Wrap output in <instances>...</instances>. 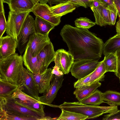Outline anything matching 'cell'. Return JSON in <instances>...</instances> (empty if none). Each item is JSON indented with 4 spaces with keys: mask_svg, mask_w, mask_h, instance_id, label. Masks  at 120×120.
Masks as SVG:
<instances>
[{
    "mask_svg": "<svg viewBox=\"0 0 120 120\" xmlns=\"http://www.w3.org/2000/svg\"><path fill=\"white\" fill-rule=\"evenodd\" d=\"M50 7L47 4H41L38 3L36 4L31 12L36 16L40 17L57 26L61 22V17L55 16L50 10Z\"/></svg>",
    "mask_w": 120,
    "mask_h": 120,
    "instance_id": "8fae6325",
    "label": "cell"
},
{
    "mask_svg": "<svg viewBox=\"0 0 120 120\" xmlns=\"http://www.w3.org/2000/svg\"><path fill=\"white\" fill-rule=\"evenodd\" d=\"M4 3H6L8 4L9 3L10 0H2Z\"/></svg>",
    "mask_w": 120,
    "mask_h": 120,
    "instance_id": "bcb514c9",
    "label": "cell"
},
{
    "mask_svg": "<svg viewBox=\"0 0 120 120\" xmlns=\"http://www.w3.org/2000/svg\"><path fill=\"white\" fill-rule=\"evenodd\" d=\"M73 3L66 2L62 3L50 7L54 15L57 17L61 16L73 12L76 8Z\"/></svg>",
    "mask_w": 120,
    "mask_h": 120,
    "instance_id": "ffe728a7",
    "label": "cell"
},
{
    "mask_svg": "<svg viewBox=\"0 0 120 120\" xmlns=\"http://www.w3.org/2000/svg\"><path fill=\"white\" fill-rule=\"evenodd\" d=\"M49 34L43 35L36 33L31 36L27 46L29 47L33 56H37L51 41Z\"/></svg>",
    "mask_w": 120,
    "mask_h": 120,
    "instance_id": "30bf717a",
    "label": "cell"
},
{
    "mask_svg": "<svg viewBox=\"0 0 120 120\" xmlns=\"http://www.w3.org/2000/svg\"><path fill=\"white\" fill-rule=\"evenodd\" d=\"M14 99H15L23 105L45 115L44 110V105L43 103L33 102L29 101H22L17 98Z\"/></svg>",
    "mask_w": 120,
    "mask_h": 120,
    "instance_id": "4dcf8cb0",
    "label": "cell"
},
{
    "mask_svg": "<svg viewBox=\"0 0 120 120\" xmlns=\"http://www.w3.org/2000/svg\"><path fill=\"white\" fill-rule=\"evenodd\" d=\"M115 54L117 60V67L115 74L119 78L120 77V49L116 51Z\"/></svg>",
    "mask_w": 120,
    "mask_h": 120,
    "instance_id": "f35d334b",
    "label": "cell"
},
{
    "mask_svg": "<svg viewBox=\"0 0 120 120\" xmlns=\"http://www.w3.org/2000/svg\"><path fill=\"white\" fill-rule=\"evenodd\" d=\"M0 0V38L2 36L7 28V22L5 17L3 3L2 0Z\"/></svg>",
    "mask_w": 120,
    "mask_h": 120,
    "instance_id": "d6a6232c",
    "label": "cell"
},
{
    "mask_svg": "<svg viewBox=\"0 0 120 120\" xmlns=\"http://www.w3.org/2000/svg\"><path fill=\"white\" fill-rule=\"evenodd\" d=\"M24 89L29 95L38 100L39 93L38 87L32 73L24 68L23 80L22 84Z\"/></svg>",
    "mask_w": 120,
    "mask_h": 120,
    "instance_id": "5bb4252c",
    "label": "cell"
},
{
    "mask_svg": "<svg viewBox=\"0 0 120 120\" xmlns=\"http://www.w3.org/2000/svg\"><path fill=\"white\" fill-rule=\"evenodd\" d=\"M103 60L106 72H116L117 67V60L115 53L105 55Z\"/></svg>",
    "mask_w": 120,
    "mask_h": 120,
    "instance_id": "4316f807",
    "label": "cell"
},
{
    "mask_svg": "<svg viewBox=\"0 0 120 120\" xmlns=\"http://www.w3.org/2000/svg\"><path fill=\"white\" fill-rule=\"evenodd\" d=\"M107 106L83 104L78 101L64 102L59 105H52L51 107L75 112L88 117L87 119L98 117L104 114L109 113L118 109L117 106L113 104Z\"/></svg>",
    "mask_w": 120,
    "mask_h": 120,
    "instance_id": "3957f363",
    "label": "cell"
},
{
    "mask_svg": "<svg viewBox=\"0 0 120 120\" xmlns=\"http://www.w3.org/2000/svg\"><path fill=\"white\" fill-rule=\"evenodd\" d=\"M119 78V79L120 82V77Z\"/></svg>",
    "mask_w": 120,
    "mask_h": 120,
    "instance_id": "c3c4849f",
    "label": "cell"
},
{
    "mask_svg": "<svg viewBox=\"0 0 120 120\" xmlns=\"http://www.w3.org/2000/svg\"><path fill=\"white\" fill-rule=\"evenodd\" d=\"M40 0H33L36 4L38 3Z\"/></svg>",
    "mask_w": 120,
    "mask_h": 120,
    "instance_id": "7dc6e473",
    "label": "cell"
},
{
    "mask_svg": "<svg viewBox=\"0 0 120 120\" xmlns=\"http://www.w3.org/2000/svg\"><path fill=\"white\" fill-rule=\"evenodd\" d=\"M35 33V20L29 14L24 21L18 38L17 48L21 55L25 51L31 36Z\"/></svg>",
    "mask_w": 120,
    "mask_h": 120,
    "instance_id": "8992f818",
    "label": "cell"
},
{
    "mask_svg": "<svg viewBox=\"0 0 120 120\" xmlns=\"http://www.w3.org/2000/svg\"><path fill=\"white\" fill-rule=\"evenodd\" d=\"M22 58L24 65L32 73L36 74L43 73L41 63L37 55L33 56L27 46Z\"/></svg>",
    "mask_w": 120,
    "mask_h": 120,
    "instance_id": "4fadbf2b",
    "label": "cell"
},
{
    "mask_svg": "<svg viewBox=\"0 0 120 120\" xmlns=\"http://www.w3.org/2000/svg\"><path fill=\"white\" fill-rule=\"evenodd\" d=\"M0 120H38L37 118L21 116L16 115L5 111L0 108Z\"/></svg>",
    "mask_w": 120,
    "mask_h": 120,
    "instance_id": "f546056e",
    "label": "cell"
},
{
    "mask_svg": "<svg viewBox=\"0 0 120 120\" xmlns=\"http://www.w3.org/2000/svg\"><path fill=\"white\" fill-rule=\"evenodd\" d=\"M93 11L97 24L101 26L111 25L110 14L107 5H100L91 8Z\"/></svg>",
    "mask_w": 120,
    "mask_h": 120,
    "instance_id": "9a60e30c",
    "label": "cell"
},
{
    "mask_svg": "<svg viewBox=\"0 0 120 120\" xmlns=\"http://www.w3.org/2000/svg\"><path fill=\"white\" fill-rule=\"evenodd\" d=\"M57 118H52L49 116H45L41 118L40 120H56Z\"/></svg>",
    "mask_w": 120,
    "mask_h": 120,
    "instance_id": "ee69618b",
    "label": "cell"
},
{
    "mask_svg": "<svg viewBox=\"0 0 120 120\" xmlns=\"http://www.w3.org/2000/svg\"><path fill=\"white\" fill-rule=\"evenodd\" d=\"M101 83L98 81L91 85L77 87L73 92L74 94L79 101L81 102L100 87Z\"/></svg>",
    "mask_w": 120,
    "mask_h": 120,
    "instance_id": "d6986e66",
    "label": "cell"
},
{
    "mask_svg": "<svg viewBox=\"0 0 120 120\" xmlns=\"http://www.w3.org/2000/svg\"><path fill=\"white\" fill-rule=\"evenodd\" d=\"M60 34L75 60H98L101 57L104 43L101 39L88 29L66 24L61 29Z\"/></svg>",
    "mask_w": 120,
    "mask_h": 120,
    "instance_id": "6da1fadb",
    "label": "cell"
},
{
    "mask_svg": "<svg viewBox=\"0 0 120 120\" xmlns=\"http://www.w3.org/2000/svg\"><path fill=\"white\" fill-rule=\"evenodd\" d=\"M104 2L106 3L108 6H110L116 10L117 9L116 7L113 0H102Z\"/></svg>",
    "mask_w": 120,
    "mask_h": 120,
    "instance_id": "b9f144b4",
    "label": "cell"
},
{
    "mask_svg": "<svg viewBox=\"0 0 120 120\" xmlns=\"http://www.w3.org/2000/svg\"><path fill=\"white\" fill-rule=\"evenodd\" d=\"M102 98L105 102L108 104H113L117 106L120 105V93L108 90L102 93Z\"/></svg>",
    "mask_w": 120,
    "mask_h": 120,
    "instance_id": "484cf974",
    "label": "cell"
},
{
    "mask_svg": "<svg viewBox=\"0 0 120 120\" xmlns=\"http://www.w3.org/2000/svg\"><path fill=\"white\" fill-rule=\"evenodd\" d=\"M102 94V93L101 91L96 89L81 102L85 104L100 105L103 102H105L103 100Z\"/></svg>",
    "mask_w": 120,
    "mask_h": 120,
    "instance_id": "d4e9b609",
    "label": "cell"
},
{
    "mask_svg": "<svg viewBox=\"0 0 120 120\" xmlns=\"http://www.w3.org/2000/svg\"><path fill=\"white\" fill-rule=\"evenodd\" d=\"M61 113L56 120H84L88 117L75 112L61 109Z\"/></svg>",
    "mask_w": 120,
    "mask_h": 120,
    "instance_id": "83f0119b",
    "label": "cell"
},
{
    "mask_svg": "<svg viewBox=\"0 0 120 120\" xmlns=\"http://www.w3.org/2000/svg\"><path fill=\"white\" fill-rule=\"evenodd\" d=\"M66 2H69L73 3L76 8L79 6H82L85 8H87L85 4L80 0H49L48 1L49 4L50 6L53 4L56 5L60 3Z\"/></svg>",
    "mask_w": 120,
    "mask_h": 120,
    "instance_id": "836d02e7",
    "label": "cell"
},
{
    "mask_svg": "<svg viewBox=\"0 0 120 120\" xmlns=\"http://www.w3.org/2000/svg\"><path fill=\"white\" fill-rule=\"evenodd\" d=\"M99 62L89 60H76L74 61L70 71L72 75L79 79L90 74L96 68Z\"/></svg>",
    "mask_w": 120,
    "mask_h": 120,
    "instance_id": "52a82bcc",
    "label": "cell"
},
{
    "mask_svg": "<svg viewBox=\"0 0 120 120\" xmlns=\"http://www.w3.org/2000/svg\"><path fill=\"white\" fill-rule=\"evenodd\" d=\"M36 4L33 0H10L8 4L10 11L17 13L31 12Z\"/></svg>",
    "mask_w": 120,
    "mask_h": 120,
    "instance_id": "ac0fdd59",
    "label": "cell"
},
{
    "mask_svg": "<svg viewBox=\"0 0 120 120\" xmlns=\"http://www.w3.org/2000/svg\"><path fill=\"white\" fill-rule=\"evenodd\" d=\"M76 26L79 28L88 29L95 25L96 23L89 19L86 17H80L75 21Z\"/></svg>",
    "mask_w": 120,
    "mask_h": 120,
    "instance_id": "1f68e13d",
    "label": "cell"
},
{
    "mask_svg": "<svg viewBox=\"0 0 120 120\" xmlns=\"http://www.w3.org/2000/svg\"><path fill=\"white\" fill-rule=\"evenodd\" d=\"M19 86L0 80V97L7 98L10 97Z\"/></svg>",
    "mask_w": 120,
    "mask_h": 120,
    "instance_id": "603a6c76",
    "label": "cell"
},
{
    "mask_svg": "<svg viewBox=\"0 0 120 120\" xmlns=\"http://www.w3.org/2000/svg\"><path fill=\"white\" fill-rule=\"evenodd\" d=\"M120 49V34H116L104 44L103 53L104 55L110 53H115Z\"/></svg>",
    "mask_w": 120,
    "mask_h": 120,
    "instance_id": "44dd1931",
    "label": "cell"
},
{
    "mask_svg": "<svg viewBox=\"0 0 120 120\" xmlns=\"http://www.w3.org/2000/svg\"><path fill=\"white\" fill-rule=\"evenodd\" d=\"M103 60L99 62L97 67L91 73L89 85L104 80L105 74L106 72Z\"/></svg>",
    "mask_w": 120,
    "mask_h": 120,
    "instance_id": "cb8c5ba5",
    "label": "cell"
},
{
    "mask_svg": "<svg viewBox=\"0 0 120 120\" xmlns=\"http://www.w3.org/2000/svg\"><path fill=\"white\" fill-rule=\"evenodd\" d=\"M117 11V15L119 19L116 23V34H120V0H113Z\"/></svg>",
    "mask_w": 120,
    "mask_h": 120,
    "instance_id": "8d00e7d4",
    "label": "cell"
},
{
    "mask_svg": "<svg viewBox=\"0 0 120 120\" xmlns=\"http://www.w3.org/2000/svg\"><path fill=\"white\" fill-rule=\"evenodd\" d=\"M73 56L68 52L63 49L55 52L54 61L64 74H68L74 61Z\"/></svg>",
    "mask_w": 120,
    "mask_h": 120,
    "instance_id": "9c48e42d",
    "label": "cell"
},
{
    "mask_svg": "<svg viewBox=\"0 0 120 120\" xmlns=\"http://www.w3.org/2000/svg\"><path fill=\"white\" fill-rule=\"evenodd\" d=\"M103 120H120V110L117 109L105 115L103 118Z\"/></svg>",
    "mask_w": 120,
    "mask_h": 120,
    "instance_id": "d590c367",
    "label": "cell"
},
{
    "mask_svg": "<svg viewBox=\"0 0 120 120\" xmlns=\"http://www.w3.org/2000/svg\"><path fill=\"white\" fill-rule=\"evenodd\" d=\"M0 59L15 54L18 42L13 37L7 35L0 38Z\"/></svg>",
    "mask_w": 120,
    "mask_h": 120,
    "instance_id": "7c38bea8",
    "label": "cell"
},
{
    "mask_svg": "<svg viewBox=\"0 0 120 120\" xmlns=\"http://www.w3.org/2000/svg\"><path fill=\"white\" fill-rule=\"evenodd\" d=\"M49 0H40V3L41 4H46L48 2Z\"/></svg>",
    "mask_w": 120,
    "mask_h": 120,
    "instance_id": "f6af8a7d",
    "label": "cell"
},
{
    "mask_svg": "<svg viewBox=\"0 0 120 120\" xmlns=\"http://www.w3.org/2000/svg\"><path fill=\"white\" fill-rule=\"evenodd\" d=\"M83 2L87 7H91L92 2L93 0H80Z\"/></svg>",
    "mask_w": 120,
    "mask_h": 120,
    "instance_id": "7bdbcfd3",
    "label": "cell"
},
{
    "mask_svg": "<svg viewBox=\"0 0 120 120\" xmlns=\"http://www.w3.org/2000/svg\"><path fill=\"white\" fill-rule=\"evenodd\" d=\"M91 75V73L83 78L78 79L74 83V87L76 88L83 86L89 85Z\"/></svg>",
    "mask_w": 120,
    "mask_h": 120,
    "instance_id": "e575fe53",
    "label": "cell"
},
{
    "mask_svg": "<svg viewBox=\"0 0 120 120\" xmlns=\"http://www.w3.org/2000/svg\"><path fill=\"white\" fill-rule=\"evenodd\" d=\"M30 12L15 13L10 11L7 22L6 32L7 35L12 37L18 42V37L24 21Z\"/></svg>",
    "mask_w": 120,
    "mask_h": 120,
    "instance_id": "5b68a950",
    "label": "cell"
},
{
    "mask_svg": "<svg viewBox=\"0 0 120 120\" xmlns=\"http://www.w3.org/2000/svg\"><path fill=\"white\" fill-rule=\"evenodd\" d=\"M22 57L17 53L0 59V80L22 85L24 68Z\"/></svg>",
    "mask_w": 120,
    "mask_h": 120,
    "instance_id": "7a4b0ae2",
    "label": "cell"
},
{
    "mask_svg": "<svg viewBox=\"0 0 120 120\" xmlns=\"http://www.w3.org/2000/svg\"><path fill=\"white\" fill-rule=\"evenodd\" d=\"M35 29L36 33L44 35L49 34L56 26L38 16L35 20Z\"/></svg>",
    "mask_w": 120,
    "mask_h": 120,
    "instance_id": "7402d4cb",
    "label": "cell"
},
{
    "mask_svg": "<svg viewBox=\"0 0 120 120\" xmlns=\"http://www.w3.org/2000/svg\"><path fill=\"white\" fill-rule=\"evenodd\" d=\"M52 69L48 68L41 74L32 73L37 85L39 93H44L49 88L53 74L52 73Z\"/></svg>",
    "mask_w": 120,
    "mask_h": 120,
    "instance_id": "2e32d148",
    "label": "cell"
},
{
    "mask_svg": "<svg viewBox=\"0 0 120 120\" xmlns=\"http://www.w3.org/2000/svg\"><path fill=\"white\" fill-rule=\"evenodd\" d=\"M63 77V75L59 77L53 75L49 88L43 93L42 96L39 97L38 101L44 105L50 106L62 86Z\"/></svg>",
    "mask_w": 120,
    "mask_h": 120,
    "instance_id": "ba28073f",
    "label": "cell"
},
{
    "mask_svg": "<svg viewBox=\"0 0 120 120\" xmlns=\"http://www.w3.org/2000/svg\"><path fill=\"white\" fill-rule=\"evenodd\" d=\"M23 89L22 85H20L17 90L11 96L7 98H1L6 99L17 98L22 101H29L33 102L42 103L23 92L22 91Z\"/></svg>",
    "mask_w": 120,
    "mask_h": 120,
    "instance_id": "f1b7e54d",
    "label": "cell"
},
{
    "mask_svg": "<svg viewBox=\"0 0 120 120\" xmlns=\"http://www.w3.org/2000/svg\"><path fill=\"white\" fill-rule=\"evenodd\" d=\"M52 73L53 74L59 77L62 76L64 75L62 72L60 70L59 67L55 65L53 68Z\"/></svg>",
    "mask_w": 120,
    "mask_h": 120,
    "instance_id": "ab89813d",
    "label": "cell"
},
{
    "mask_svg": "<svg viewBox=\"0 0 120 120\" xmlns=\"http://www.w3.org/2000/svg\"><path fill=\"white\" fill-rule=\"evenodd\" d=\"M55 53L53 46L50 41L37 55L41 63L43 73L46 71L50 63L54 61Z\"/></svg>",
    "mask_w": 120,
    "mask_h": 120,
    "instance_id": "e0dca14e",
    "label": "cell"
},
{
    "mask_svg": "<svg viewBox=\"0 0 120 120\" xmlns=\"http://www.w3.org/2000/svg\"><path fill=\"white\" fill-rule=\"evenodd\" d=\"M109 11L111 25L115 24L117 15V10L113 7L108 6Z\"/></svg>",
    "mask_w": 120,
    "mask_h": 120,
    "instance_id": "74e56055",
    "label": "cell"
},
{
    "mask_svg": "<svg viewBox=\"0 0 120 120\" xmlns=\"http://www.w3.org/2000/svg\"><path fill=\"white\" fill-rule=\"evenodd\" d=\"M107 5L102 0H93L91 8H96L100 5Z\"/></svg>",
    "mask_w": 120,
    "mask_h": 120,
    "instance_id": "60d3db41",
    "label": "cell"
},
{
    "mask_svg": "<svg viewBox=\"0 0 120 120\" xmlns=\"http://www.w3.org/2000/svg\"><path fill=\"white\" fill-rule=\"evenodd\" d=\"M0 108L7 112L19 116L37 118L38 120L45 115L32 110L19 102L15 99H6L0 98Z\"/></svg>",
    "mask_w": 120,
    "mask_h": 120,
    "instance_id": "277c9868",
    "label": "cell"
}]
</instances>
